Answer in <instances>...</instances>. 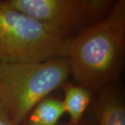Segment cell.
I'll return each instance as SVG.
<instances>
[{"instance_id":"obj_1","label":"cell","mask_w":125,"mask_h":125,"mask_svg":"<svg viewBox=\"0 0 125 125\" xmlns=\"http://www.w3.org/2000/svg\"><path fill=\"white\" fill-rule=\"evenodd\" d=\"M125 49V1H115L107 15L70 42L66 59L77 84L103 90L116 83Z\"/></svg>"},{"instance_id":"obj_2","label":"cell","mask_w":125,"mask_h":125,"mask_svg":"<svg viewBox=\"0 0 125 125\" xmlns=\"http://www.w3.org/2000/svg\"><path fill=\"white\" fill-rule=\"evenodd\" d=\"M70 74L65 57L37 62H0V105L19 125Z\"/></svg>"},{"instance_id":"obj_3","label":"cell","mask_w":125,"mask_h":125,"mask_svg":"<svg viewBox=\"0 0 125 125\" xmlns=\"http://www.w3.org/2000/svg\"><path fill=\"white\" fill-rule=\"evenodd\" d=\"M72 40L0 1V62H37L66 57Z\"/></svg>"},{"instance_id":"obj_4","label":"cell","mask_w":125,"mask_h":125,"mask_svg":"<svg viewBox=\"0 0 125 125\" xmlns=\"http://www.w3.org/2000/svg\"><path fill=\"white\" fill-rule=\"evenodd\" d=\"M59 36L72 40L102 20L114 4L111 0H7Z\"/></svg>"},{"instance_id":"obj_5","label":"cell","mask_w":125,"mask_h":125,"mask_svg":"<svg viewBox=\"0 0 125 125\" xmlns=\"http://www.w3.org/2000/svg\"><path fill=\"white\" fill-rule=\"evenodd\" d=\"M100 125H125V104L116 83L102 90L97 102Z\"/></svg>"},{"instance_id":"obj_6","label":"cell","mask_w":125,"mask_h":125,"mask_svg":"<svg viewBox=\"0 0 125 125\" xmlns=\"http://www.w3.org/2000/svg\"><path fill=\"white\" fill-rule=\"evenodd\" d=\"M91 100L90 91L84 87L78 84H70L65 87L62 101L65 113L69 114L72 125L79 122Z\"/></svg>"},{"instance_id":"obj_7","label":"cell","mask_w":125,"mask_h":125,"mask_svg":"<svg viewBox=\"0 0 125 125\" xmlns=\"http://www.w3.org/2000/svg\"><path fill=\"white\" fill-rule=\"evenodd\" d=\"M65 113L62 100L47 97L31 110L25 120L28 125H56Z\"/></svg>"},{"instance_id":"obj_8","label":"cell","mask_w":125,"mask_h":125,"mask_svg":"<svg viewBox=\"0 0 125 125\" xmlns=\"http://www.w3.org/2000/svg\"><path fill=\"white\" fill-rule=\"evenodd\" d=\"M0 125H17L9 116L8 113L0 105Z\"/></svg>"}]
</instances>
